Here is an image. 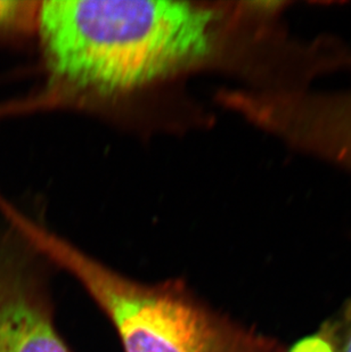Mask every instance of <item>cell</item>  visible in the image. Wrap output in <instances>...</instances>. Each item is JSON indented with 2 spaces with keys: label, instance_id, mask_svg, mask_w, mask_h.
<instances>
[{
  "label": "cell",
  "instance_id": "6da1fadb",
  "mask_svg": "<svg viewBox=\"0 0 351 352\" xmlns=\"http://www.w3.org/2000/svg\"><path fill=\"white\" fill-rule=\"evenodd\" d=\"M43 86L29 113H118L209 70L235 71L244 29L239 3L39 1Z\"/></svg>",
  "mask_w": 351,
  "mask_h": 352
},
{
  "label": "cell",
  "instance_id": "7a4b0ae2",
  "mask_svg": "<svg viewBox=\"0 0 351 352\" xmlns=\"http://www.w3.org/2000/svg\"><path fill=\"white\" fill-rule=\"evenodd\" d=\"M17 219L40 253L70 274L103 311L125 352H283L275 340L229 318L182 279L146 284L87 254L23 213Z\"/></svg>",
  "mask_w": 351,
  "mask_h": 352
},
{
  "label": "cell",
  "instance_id": "3957f363",
  "mask_svg": "<svg viewBox=\"0 0 351 352\" xmlns=\"http://www.w3.org/2000/svg\"><path fill=\"white\" fill-rule=\"evenodd\" d=\"M47 265L36 249L0 300V352H71L55 325Z\"/></svg>",
  "mask_w": 351,
  "mask_h": 352
},
{
  "label": "cell",
  "instance_id": "277c9868",
  "mask_svg": "<svg viewBox=\"0 0 351 352\" xmlns=\"http://www.w3.org/2000/svg\"><path fill=\"white\" fill-rule=\"evenodd\" d=\"M0 233V300L17 277L21 268L36 252L27 234L15 221Z\"/></svg>",
  "mask_w": 351,
  "mask_h": 352
},
{
  "label": "cell",
  "instance_id": "5b68a950",
  "mask_svg": "<svg viewBox=\"0 0 351 352\" xmlns=\"http://www.w3.org/2000/svg\"><path fill=\"white\" fill-rule=\"evenodd\" d=\"M39 1H0V43L19 46L34 38Z\"/></svg>",
  "mask_w": 351,
  "mask_h": 352
},
{
  "label": "cell",
  "instance_id": "8992f818",
  "mask_svg": "<svg viewBox=\"0 0 351 352\" xmlns=\"http://www.w3.org/2000/svg\"><path fill=\"white\" fill-rule=\"evenodd\" d=\"M283 352H340L334 324L332 320L324 322L317 331L299 339Z\"/></svg>",
  "mask_w": 351,
  "mask_h": 352
},
{
  "label": "cell",
  "instance_id": "52a82bcc",
  "mask_svg": "<svg viewBox=\"0 0 351 352\" xmlns=\"http://www.w3.org/2000/svg\"><path fill=\"white\" fill-rule=\"evenodd\" d=\"M338 338L340 352H351V299L342 307L338 318L332 319Z\"/></svg>",
  "mask_w": 351,
  "mask_h": 352
},
{
  "label": "cell",
  "instance_id": "ba28073f",
  "mask_svg": "<svg viewBox=\"0 0 351 352\" xmlns=\"http://www.w3.org/2000/svg\"><path fill=\"white\" fill-rule=\"evenodd\" d=\"M12 102L0 104V118L8 117V116H14V107H12Z\"/></svg>",
  "mask_w": 351,
  "mask_h": 352
},
{
  "label": "cell",
  "instance_id": "9c48e42d",
  "mask_svg": "<svg viewBox=\"0 0 351 352\" xmlns=\"http://www.w3.org/2000/svg\"><path fill=\"white\" fill-rule=\"evenodd\" d=\"M349 162H350V166H351V135H350V140H349Z\"/></svg>",
  "mask_w": 351,
  "mask_h": 352
}]
</instances>
